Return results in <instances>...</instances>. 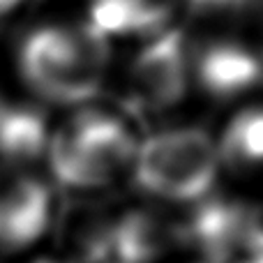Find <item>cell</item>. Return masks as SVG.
Returning <instances> with one entry per match:
<instances>
[{
  "mask_svg": "<svg viewBox=\"0 0 263 263\" xmlns=\"http://www.w3.org/2000/svg\"><path fill=\"white\" fill-rule=\"evenodd\" d=\"M12 63L32 102L67 111L100 102L114 74V44L83 18H44L23 30Z\"/></svg>",
  "mask_w": 263,
  "mask_h": 263,
  "instance_id": "6da1fadb",
  "label": "cell"
},
{
  "mask_svg": "<svg viewBox=\"0 0 263 263\" xmlns=\"http://www.w3.org/2000/svg\"><path fill=\"white\" fill-rule=\"evenodd\" d=\"M141 132L118 106L90 102L53 118L44 168L55 187L74 194H104L129 178Z\"/></svg>",
  "mask_w": 263,
  "mask_h": 263,
  "instance_id": "7a4b0ae2",
  "label": "cell"
},
{
  "mask_svg": "<svg viewBox=\"0 0 263 263\" xmlns=\"http://www.w3.org/2000/svg\"><path fill=\"white\" fill-rule=\"evenodd\" d=\"M217 136L201 125H166L141 134L127 180L143 199L192 208L219 187Z\"/></svg>",
  "mask_w": 263,
  "mask_h": 263,
  "instance_id": "3957f363",
  "label": "cell"
},
{
  "mask_svg": "<svg viewBox=\"0 0 263 263\" xmlns=\"http://www.w3.org/2000/svg\"><path fill=\"white\" fill-rule=\"evenodd\" d=\"M120 104L136 118H159L176 111L192 95L190 32L178 23L132 42L120 69Z\"/></svg>",
  "mask_w": 263,
  "mask_h": 263,
  "instance_id": "277c9868",
  "label": "cell"
},
{
  "mask_svg": "<svg viewBox=\"0 0 263 263\" xmlns=\"http://www.w3.org/2000/svg\"><path fill=\"white\" fill-rule=\"evenodd\" d=\"M192 92L219 104H242L263 90V42L238 30L190 35Z\"/></svg>",
  "mask_w": 263,
  "mask_h": 263,
  "instance_id": "5b68a950",
  "label": "cell"
},
{
  "mask_svg": "<svg viewBox=\"0 0 263 263\" xmlns=\"http://www.w3.org/2000/svg\"><path fill=\"white\" fill-rule=\"evenodd\" d=\"M58 187L40 166L0 164V259L35 254L55 231Z\"/></svg>",
  "mask_w": 263,
  "mask_h": 263,
  "instance_id": "8992f818",
  "label": "cell"
},
{
  "mask_svg": "<svg viewBox=\"0 0 263 263\" xmlns=\"http://www.w3.org/2000/svg\"><path fill=\"white\" fill-rule=\"evenodd\" d=\"M187 252V215L182 208L141 196L136 203L116 210L114 261L166 263Z\"/></svg>",
  "mask_w": 263,
  "mask_h": 263,
  "instance_id": "52a82bcc",
  "label": "cell"
},
{
  "mask_svg": "<svg viewBox=\"0 0 263 263\" xmlns=\"http://www.w3.org/2000/svg\"><path fill=\"white\" fill-rule=\"evenodd\" d=\"M178 12L180 0H83V21L111 44L164 30Z\"/></svg>",
  "mask_w": 263,
  "mask_h": 263,
  "instance_id": "ba28073f",
  "label": "cell"
},
{
  "mask_svg": "<svg viewBox=\"0 0 263 263\" xmlns=\"http://www.w3.org/2000/svg\"><path fill=\"white\" fill-rule=\"evenodd\" d=\"M215 136L224 176L263 185V97L238 104Z\"/></svg>",
  "mask_w": 263,
  "mask_h": 263,
  "instance_id": "9c48e42d",
  "label": "cell"
},
{
  "mask_svg": "<svg viewBox=\"0 0 263 263\" xmlns=\"http://www.w3.org/2000/svg\"><path fill=\"white\" fill-rule=\"evenodd\" d=\"M49 109L30 97L0 102V164L40 166L51 134Z\"/></svg>",
  "mask_w": 263,
  "mask_h": 263,
  "instance_id": "30bf717a",
  "label": "cell"
},
{
  "mask_svg": "<svg viewBox=\"0 0 263 263\" xmlns=\"http://www.w3.org/2000/svg\"><path fill=\"white\" fill-rule=\"evenodd\" d=\"M116 210L111 205H81L67 217L63 227L65 245L60 254L72 263H106L114 259V222Z\"/></svg>",
  "mask_w": 263,
  "mask_h": 263,
  "instance_id": "8fae6325",
  "label": "cell"
},
{
  "mask_svg": "<svg viewBox=\"0 0 263 263\" xmlns=\"http://www.w3.org/2000/svg\"><path fill=\"white\" fill-rule=\"evenodd\" d=\"M252 0H180V9H192L199 16H219V14L240 12Z\"/></svg>",
  "mask_w": 263,
  "mask_h": 263,
  "instance_id": "7c38bea8",
  "label": "cell"
},
{
  "mask_svg": "<svg viewBox=\"0 0 263 263\" xmlns=\"http://www.w3.org/2000/svg\"><path fill=\"white\" fill-rule=\"evenodd\" d=\"M32 0H0V21L18 14L21 9H26Z\"/></svg>",
  "mask_w": 263,
  "mask_h": 263,
  "instance_id": "4fadbf2b",
  "label": "cell"
},
{
  "mask_svg": "<svg viewBox=\"0 0 263 263\" xmlns=\"http://www.w3.org/2000/svg\"><path fill=\"white\" fill-rule=\"evenodd\" d=\"M26 263H72V261L67 256H63L60 252H35Z\"/></svg>",
  "mask_w": 263,
  "mask_h": 263,
  "instance_id": "5bb4252c",
  "label": "cell"
},
{
  "mask_svg": "<svg viewBox=\"0 0 263 263\" xmlns=\"http://www.w3.org/2000/svg\"><path fill=\"white\" fill-rule=\"evenodd\" d=\"M166 263H205V261H201L199 256H194V254H180V256H176V259H171V261H166Z\"/></svg>",
  "mask_w": 263,
  "mask_h": 263,
  "instance_id": "9a60e30c",
  "label": "cell"
},
{
  "mask_svg": "<svg viewBox=\"0 0 263 263\" xmlns=\"http://www.w3.org/2000/svg\"><path fill=\"white\" fill-rule=\"evenodd\" d=\"M236 263H263V254H256V256H245V259L236 261Z\"/></svg>",
  "mask_w": 263,
  "mask_h": 263,
  "instance_id": "2e32d148",
  "label": "cell"
},
{
  "mask_svg": "<svg viewBox=\"0 0 263 263\" xmlns=\"http://www.w3.org/2000/svg\"><path fill=\"white\" fill-rule=\"evenodd\" d=\"M106 263H118V261H114V259H111V261H106Z\"/></svg>",
  "mask_w": 263,
  "mask_h": 263,
  "instance_id": "e0dca14e",
  "label": "cell"
},
{
  "mask_svg": "<svg viewBox=\"0 0 263 263\" xmlns=\"http://www.w3.org/2000/svg\"><path fill=\"white\" fill-rule=\"evenodd\" d=\"M0 102H3V95H0Z\"/></svg>",
  "mask_w": 263,
  "mask_h": 263,
  "instance_id": "ac0fdd59",
  "label": "cell"
}]
</instances>
